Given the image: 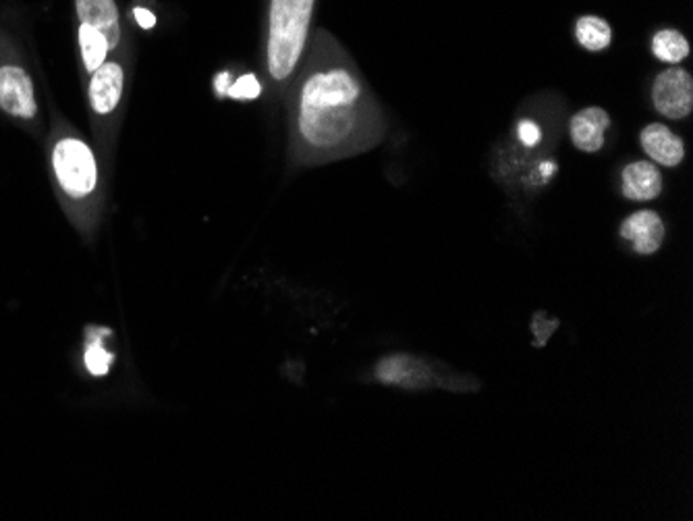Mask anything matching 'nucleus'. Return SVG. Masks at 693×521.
I'll list each match as a JSON object with an SVG mask.
<instances>
[{"label": "nucleus", "mask_w": 693, "mask_h": 521, "mask_svg": "<svg viewBox=\"0 0 693 521\" xmlns=\"http://www.w3.org/2000/svg\"><path fill=\"white\" fill-rule=\"evenodd\" d=\"M77 21L94 27L109 40L114 53L130 40L116 0H76Z\"/></svg>", "instance_id": "obj_8"}, {"label": "nucleus", "mask_w": 693, "mask_h": 521, "mask_svg": "<svg viewBox=\"0 0 693 521\" xmlns=\"http://www.w3.org/2000/svg\"><path fill=\"white\" fill-rule=\"evenodd\" d=\"M652 104L658 114L671 121H683L693 111V77L688 69L673 65L656 75Z\"/></svg>", "instance_id": "obj_6"}, {"label": "nucleus", "mask_w": 693, "mask_h": 521, "mask_svg": "<svg viewBox=\"0 0 693 521\" xmlns=\"http://www.w3.org/2000/svg\"><path fill=\"white\" fill-rule=\"evenodd\" d=\"M575 40L588 53H602L613 42V27L599 15H581L575 21Z\"/></svg>", "instance_id": "obj_14"}, {"label": "nucleus", "mask_w": 693, "mask_h": 521, "mask_svg": "<svg viewBox=\"0 0 693 521\" xmlns=\"http://www.w3.org/2000/svg\"><path fill=\"white\" fill-rule=\"evenodd\" d=\"M548 318L544 317L543 312H538V314L534 317V333L540 336V339L536 341L538 345H544V343H546V339H550L552 331L559 326V320H555V318H552V320H550V324H548Z\"/></svg>", "instance_id": "obj_18"}, {"label": "nucleus", "mask_w": 693, "mask_h": 521, "mask_svg": "<svg viewBox=\"0 0 693 521\" xmlns=\"http://www.w3.org/2000/svg\"><path fill=\"white\" fill-rule=\"evenodd\" d=\"M0 111L21 123H36L40 117L34 79L11 56H0Z\"/></svg>", "instance_id": "obj_5"}, {"label": "nucleus", "mask_w": 693, "mask_h": 521, "mask_svg": "<svg viewBox=\"0 0 693 521\" xmlns=\"http://www.w3.org/2000/svg\"><path fill=\"white\" fill-rule=\"evenodd\" d=\"M618 235L631 243L639 256H652L664 243L667 226L655 210H637L623 221Z\"/></svg>", "instance_id": "obj_9"}, {"label": "nucleus", "mask_w": 693, "mask_h": 521, "mask_svg": "<svg viewBox=\"0 0 693 521\" xmlns=\"http://www.w3.org/2000/svg\"><path fill=\"white\" fill-rule=\"evenodd\" d=\"M652 55L662 63L679 65L690 56V42L679 30H660L652 37Z\"/></svg>", "instance_id": "obj_15"}, {"label": "nucleus", "mask_w": 693, "mask_h": 521, "mask_svg": "<svg viewBox=\"0 0 693 521\" xmlns=\"http://www.w3.org/2000/svg\"><path fill=\"white\" fill-rule=\"evenodd\" d=\"M132 37L109 56L96 71L88 75V109L92 114L96 140L107 160V170H113L114 148L127 107V90L133 74Z\"/></svg>", "instance_id": "obj_4"}, {"label": "nucleus", "mask_w": 693, "mask_h": 521, "mask_svg": "<svg viewBox=\"0 0 693 521\" xmlns=\"http://www.w3.org/2000/svg\"><path fill=\"white\" fill-rule=\"evenodd\" d=\"M375 374L382 385L403 389H424L432 387L434 383L431 366L417 357L405 354L389 355L380 359Z\"/></svg>", "instance_id": "obj_7"}, {"label": "nucleus", "mask_w": 693, "mask_h": 521, "mask_svg": "<svg viewBox=\"0 0 693 521\" xmlns=\"http://www.w3.org/2000/svg\"><path fill=\"white\" fill-rule=\"evenodd\" d=\"M77 42H79V55H81V65L86 75L96 71L114 53L109 40L86 23L77 25Z\"/></svg>", "instance_id": "obj_13"}, {"label": "nucleus", "mask_w": 693, "mask_h": 521, "mask_svg": "<svg viewBox=\"0 0 693 521\" xmlns=\"http://www.w3.org/2000/svg\"><path fill=\"white\" fill-rule=\"evenodd\" d=\"M262 92L260 81L254 75H244L235 86L228 88V96L235 100H254Z\"/></svg>", "instance_id": "obj_17"}, {"label": "nucleus", "mask_w": 693, "mask_h": 521, "mask_svg": "<svg viewBox=\"0 0 693 521\" xmlns=\"http://www.w3.org/2000/svg\"><path fill=\"white\" fill-rule=\"evenodd\" d=\"M608 128H611V114L600 107H588L571 117L569 135H571L573 146L580 152L596 154L604 148Z\"/></svg>", "instance_id": "obj_10"}, {"label": "nucleus", "mask_w": 693, "mask_h": 521, "mask_svg": "<svg viewBox=\"0 0 693 521\" xmlns=\"http://www.w3.org/2000/svg\"><path fill=\"white\" fill-rule=\"evenodd\" d=\"M641 148L660 167H679L685 158V144L681 135L669 130L664 123H650L639 135Z\"/></svg>", "instance_id": "obj_11"}, {"label": "nucleus", "mask_w": 693, "mask_h": 521, "mask_svg": "<svg viewBox=\"0 0 693 521\" xmlns=\"http://www.w3.org/2000/svg\"><path fill=\"white\" fill-rule=\"evenodd\" d=\"M316 0H268L264 74L270 90L284 96L312 37Z\"/></svg>", "instance_id": "obj_3"}, {"label": "nucleus", "mask_w": 693, "mask_h": 521, "mask_svg": "<svg viewBox=\"0 0 693 521\" xmlns=\"http://www.w3.org/2000/svg\"><path fill=\"white\" fill-rule=\"evenodd\" d=\"M289 163L322 167L375 149L387 119L349 51L326 30L312 32L287 92Z\"/></svg>", "instance_id": "obj_1"}, {"label": "nucleus", "mask_w": 693, "mask_h": 521, "mask_svg": "<svg viewBox=\"0 0 693 521\" xmlns=\"http://www.w3.org/2000/svg\"><path fill=\"white\" fill-rule=\"evenodd\" d=\"M664 187L660 168L648 160H636L621 173V191L629 202H652Z\"/></svg>", "instance_id": "obj_12"}, {"label": "nucleus", "mask_w": 693, "mask_h": 521, "mask_svg": "<svg viewBox=\"0 0 693 521\" xmlns=\"http://www.w3.org/2000/svg\"><path fill=\"white\" fill-rule=\"evenodd\" d=\"M48 152L53 181L65 210L79 233L92 237L107 204V187L94 148L81 133L63 125Z\"/></svg>", "instance_id": "obj_2"}, {"label": "nucleus", "mask_w": 693, "mask_h": 521, "mask_svg": "<svg viewBox=\"0 0 693 521\" xmlns=\"http://www.w3.org/2000/svg\"><path fill=\"white\" fill-rule=\"evenodd\" d=\"M515 140H517V144H519L522 148L527 149V152L538 148L544 142L543 125H540L534 117L519 119L517 125H515Z\"/></svg>", "instance_id": "obj_16"}]
</instances>
